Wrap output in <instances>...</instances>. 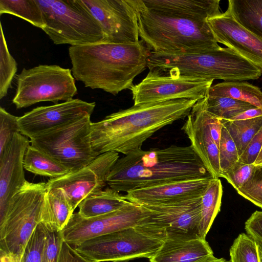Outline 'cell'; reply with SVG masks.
Masks as SVG:
<instances>
[{"instance_id": "52a82bcc", "label": "cell", "mask_w": 262, "mask_h": 262, "mask_svg": "<svg viewBox=\"0 0 262 262\" xmlns=\"http://www.w3.org/2000/svg\"><path fill=\"white\" fill-rule=\"evenodd\" d=\"M47 191V183L27 181L10 200L0 220V254L21 257L37 225Z\"/></svg>"}, {"instance_id": "4dcf8cb0", "label": "cell", "mask_w": 262, "mask_h": 262, "mask_svg": "<svg viewBox=\"0 0 262 262\" xmlns=\"http://www.w3.org/2000/svg\"><path fill=\"white\" fill-rule=\"evenodd\" d=\"M207 110L222 119H229L240 113L255 107L244 101L226 97H211L207 95Z\"/></svg>"}, {"instance_id": "1f68e13d", "label": "cell", "mask_w": 262, "mask_h": 262, "mask_svg": "<svg viewBox=\"0 0 262 262\" xmlns=\"http://www.w3.org/2000/svg\"><path fill=\"white\" fill-rule=\"evenodd\" d=\"M17 64L11 55L1 23L0 39V99L5 97L11 87L12 80L17 72Z\"/></svg>"}, {"instance_id": "bcb514c9", "label": "cell", "mask_w": 262, "mask_h": 262, "mask_svg": "<svg viewBox=\"0 0 262 262\" xmlns=\"http://www.w3.org/2000/svg\"><path fill=\"white\" fill-rule=\"evenodd\" d=\"M205 262H229V261H228L226 259H224V258H218L214 256L212 259H211L207 261H205Z\"/></svg>"}, {"instance_id": "ac0fdd59", "label": "cell", "mask_w": 262, "mask_h": 262, "mask_svg": "<svg viewBox=\"0 0 262 262\" xmlns=\"http://www.w3.org/2000/svg\"><path fill=\"white\" fill-rule=\"evenodd\" d=\"M30 141L20 133L16 134L0 155V220L14 195L24 186V159Z\"/></svg>"}, {"instance_id": "ab89813d", "label": "cell", "mask_w": 262, "mask_h": 262, "mask_svg": "<svg viewBox=\"0 0 262 262\" xmlns=\"http://www.w3.org/2000/svg\"><path fill=\"white\" fill-rule=\"evenodd\" d=\"M262 147V127L247 145L239 161L247 164H253Z\"/></svg>"}, {"instance_id": "8992f818", "label": "cell", "mask_w": 262, "mask_h": 262, "mask_svg": "<svg viewBox=\"0 0 262 262\" xmlns=\"http://www.w3.org/2000/svg\"><path fill=\"white\" fill-rule=\"evenodd\" d=\"M149 216L136 226L93 237L73 247L92 262L149 259L164 242L167 232Z\"/></svg>"}, {"instance_id": "6da1fadb", "label": "cell", "mask_w": 262, "mask_h": 262, "mask_svg": "<svg viewBox=\"0 0 262 262\" xmlns=\"http://www.w3.org/2000/svg\"><path fill=\"white\" fill-rule=\"evenodd\" d=\"M215 178L191 145L142 149L119 158L107 178L118 192L195 179Z\"/></svg>"}, {"instance_id": "e0dca14e", "label": "cell", "mask_w": 262, "mask_h": 262, "mask_svg": "<svg viewBox=\"0 0 262 262\" xmlns=\"http://www.w3.org/2000/svg\"><path fill=\"white\" fill-rule=\"evenodd\" d=\"M207 22L217 43L231 48L262 72V39L243 27L228 8Z\"/></svg>"}, {"instance_id": "83f0119b", "label": "cell", "mask_w": 262, "mask_h": 262, "mask_svg": "<svg viewBox=\"0 0 262 262\" xmlns=\"http://www.w3.org/2000/svg\"><path fill=\"white\" fill-rule=\"evenodd\" d=\"M24 168L35 174L56 178L71 172L52 158L30 144L24 159Z\"/></svg>"}, {"instance_id": "4316f807", "label": "cell", "mask_w": 262, "mask_h": 262, "mask_svg": "<svg viewBox=\"0 0 262 262\" xmlns=\"http://www.w3.org/2000/svg\"><path fill=\"white\" fill-rule=\"evenodd\" d=\"M222 194L223 188L220 179H212L201 198L199 235L204 239H206L215 217L220 211Z\"/></svg>"}, {"instance_id": "cb8c5ba5", "label": "cell", "mask_w": 262, "mask_h": 262, "mask_svg": "<svg viewBox=\"0 0 262 262\" xmlns=\"http://www.w3.org/2000/svg\"><path fill=\"white\" fill-rule=\"evenodd\" d=\"M128 202L124 195L109 187L83 199L78 205V213L85 219L94 217L116 211Z\"/></svg>"}, {"instance_id": "74e56055", "label": "cell", "mask_w": 262, "mask_h": 262, "mask_svg": "<svg viewBox=\"0 0 262 262\" xmlns=\"http://www.w3.org/2000/svg\"><path fill=\"white\" fill-rule=\"evenodd\" d=\"M255 166L244 163L239 160L220 177L225 179L236 190L244 186L251 178Z\"/></svg>"}, {"instance_id": "d590c367", "label": "cell", "mask_w": 262, "mask_h": 262, "mask_svg": "<svg viewBox=\"0 0 262 262\" xmlns=\"http://www.w3.org/2000/svg\"><path fill=\"white\" fill-rule=\"evenodd\" d=\"M237 193L262 209V165L255 166L252 174Z\"/></svg>"}, {"instance_id": "f35d334b", "label": "cell", "mask_w": 262, "mask_h": 262, "mask_svg": "<svg viewBox=\"0 0 262 262\" xmlns=\"http://www.w3.org/2000/svg\"><path fill=\"white\" fill-rule=\"evenodd\" d=\"M46 228L47 238L41 262H58L62 241L60 232L53 231Z\"/></svg>"}, {"instance_id": "5b68a950", "label": "cell", "mask_w": 262, "mask_h": 262, "mask_svg": "<svg viewBox=\"0 0 262 262\" xmlns=\"http://www.w3.org/2000/svg\"><path fill=\"white\" fill-rule=\"evenodd\" d=\"M147 67L171 76L242 81L258 79L259 68L231 48H219L189 54L150 52Z\"/></svg>"}, {"instance_id": "7c38bea8", "label": "cell", "mask_w": 262, "mask_h": 262, "mask_svg": "<svg viewBox=\"0 0 262 262\" xmlns=\"http://www.w3.org/2000/svg\"><path fill=\"white\" fill-rule=\"evenodd\" d=\"M149 216L141 205L128 201L119 209L85 219L74 213L60 231L62 239L72 246L89 239L138 225Z\"/></svg>"}, {"instance_id": "e575fe53", "label": "cell", "mask_w": 262, "mask_h": 262, "mask_svg": "<svg viewBox=\"0 0 262 262\" xmlns=\"http://www.w3.org/2000/svg\"><path fill=\"white\" fill-rule=\"evenodd\" d=\"M219 149L221 176L237 162L239 158L235 144L223 125Z\"/></svg>"}, {"instance_id": "484cf974", "label": "cell", "mask_w": 262, "mask_h": 262, "mask_svg": "<svg viewBox=\"0 0 262 262\" xmlns=\"http://www.w3.org/2000/svg\"><path fill=\"white\" fill-rule=\"evenodd\" d=\"M228 9L243 27L262 39V0H229Z\"/></svg>"}, {"instance_id": "60d3db41", "label": "cell", "mask_w": 262, "mask_h": 262, "mask_svg": "<svg viewBox=\"0 0 262 262\" xmlns=\"http://www.w3.org/2000/svg\"><path fill=\"white\" fill-rule=\"evenodd\" d=\"M246 234L262 246V211H255L245 223Z\"/></svg>"}, {"instance_id": "d6a6232c", "label": "cell", "mask_w": 262, "mask_h": 262, "mask_svg": "<svg viewBox=\"0 0 262 262\" xmlns=\"http://www.w3.org/2000/svg\"><path fill=\"white\" fill-rule=\"evenodd\" d=\"M229 262H260L258 244L246 233H240L229 249Z\"/></svg>"}, {"instance_id": "836d02e7", "label": "cell", "mask_w": 262, "mask_h": 262, "mask_svg": "<svg viewBox=\"0 0 262 262\" xmlns=\"http://www.w3.org/2000/svg\"><path fill=\"white\" fill-rule=\"evenodd\" d=\"M46 238V227L40 223L26 245L20 262H41Z\"/></svg>"}, {"instance_id": "f6af8a7d", "label": "cell", "mask_w": 262, "mask_h": 262, "mask_svg": "<svg viewBox=\"0 0 262 262\" xmlns=\"http://www.w3.org/2000/svg\"><path fill=\"white\" fill-rule=\"evenodd\" d=\"M253 165L254 166L262 165V147Z\"/></svg>"}, {"instance_id": "9c48e42d", "label": "cell", "mask_w": 262, "mask_h": 262, "mask_svg": "<svg viewBox=\"0 0 262 262\" xmlns=\"http://www.w3.org/2000/svg\"><path fill=\"white\" fill-rule=\"evenodd\" d=\"M92 123L86 116L30 139V144L73 172L98 156L92 146Z\"/></svg>"}, {"instance_id": "8d00e7d4", "label": "cell", "mask_w": 262, "mask_h": 262, "mask_svg": "<svg viewBox=\"0 0 262 262\" xmlns=\"http://www.w3.org/2000/svg\"><path fill=\"white\" fill-rule=\"evenodd\" d=\"M20 133L18 117L15 116L0 107V155L4 151L14 136Z\"/></svg>"}, {"instance_id": "ba28073f", "label": "cell", "mask_w": 262, "mask_h": 262, "mask_svg": "<svg viewBox=\"0 0 262 262\" xmlns=\"http://www.w3.org/2000/svg\"><path fill=\"white\" fill-rule=\"evenodd\" d=\"M45 23L42 29L55 45L104 42L98 21L79 0H36Z\"/></svg>"}, {"instance_id": "7a4b0ae2", "label": "cell", "mask_w": 262, "mask_h": 262, "mask_svg": "<svg viewBox=\"0 0 262 262\" xmlns=\"http://www.w3.org/2000/svg\"><path fill=\"white\" fill-rule=\"evenodd\" d=\"M196 99H181L134 105L91 125V142L97 155L115 151L125 155L141 149L157 131L188 116Z\"/></svg>"}, {"instance_id": "7bdbcfd3", "label": "cell", "mask_w": 262, "mask_h": 262, "mask_svg": "<svg viewBox=\"0 0 262 262\" xmlns=\"http://www.w3.org/2000/svg\"><path fill=\"white\" fill-rule=\"evenodd\" d=\"M261 116H262V108L255 107L247 110L229 119V120H245L254 118Z\"/></svg>"}, {"instance_id": "8fae6325", "label": "cell", "mask_w": 262, "mask_h": 262, "mask_svg": "<svg viewBox=\"0 0 262 262\" xmlns=\"http://www.w3.org/2000/svg\"><path fill=\"white\" fill-rule=\"evenodd\" d=\"M213 80L188 76H171L150 70L139 83L130 89L134 105L205 98Z\"/></svg>"}, {"instance_id": "30bf717a", "label": "cell", "mask_w": 262, "mask_h": 262, "mask_svg": "<svg viewBox=\"0 0 262 262\" xmlns=\"http://www.w3.org/2000/svg\"><path fill=\"white\" fill-rule=\"evenodd\" d=\"M77 93L71 70L57 65H39L23 69L18 75L12 102L17 109L43 101L57 104L74 99Z\"/></svg>"}, {"instance_id": "44dd1931", "label": "cell", "mask_w": 262, "mask_h": 262, "mask_svg": "<svg viewBox=\"0 0 262 262\" xmlns=\"http://www.w3.org/2000/svg\"><path fill=\"white\" fill-rule=\"evenodd\" d=\"M214 257L206 239L198 235H167L149 262H205Z\"/></svg>"}, {"instance_id": "ffe728a7", "label": "cell", "mask_w": 262, "mask_h": 262, "mask_svg": "<svg viewBox=\"0 0 262 262\" xmlns=\"http://www.w3.org/2000/svg\"><path fill=\"white\" fill-rule=\"evenodd\" d=\"M212 179L170 183L126 193L127 201L138 205L167 204L202 196Z\"/></svg>"}, {"instance_id": "7dc6e473", "label": "cell", "mask_w": 262, "mask_h": 262, "mask_svg": "<svg viewBox=\"0 0 262 262\" xmlns=\"http://www.w3.org/2000/svg\"><path fill=\"white\" fill-rule=\"evenodd\" d=\"M258 252H259L260 262H262V246L258 244Z\"/></svg>"}, {"instance_id": "9a60e30c", "label": "cell", "mask_w": 262, "mask_h": 262, "mask_svg": "<svg viewBox=\"0 0 262 262\" xmlns=\"http://www.w3.org/2000/svg\"><path fill=\"white\" fill-rule=\"evenodd\" d=\"M95 102L73 99L60 103L36 107L18 117L20 134L31 139L86 116H91Z\"/></svg>"}, {"instance_id": "5bb4252c", "label": "cell", "mask_w": 262, "mask_h": 262, "mask_svg": "<svg viewBox=\"0 0 262 262\" xmlns=\"http://www.w3.org/2000/svg\"><path fill=\"white\" fill-rule=\"evenodd\" d=\"M119 158L118 152H106L78 170L50 179L47 188H61L75 209L89 195L101 190L107 184V176Z\"/></svg>"}, {"instance_id": "d6986e66", "label": "cell", "mask_w": 262, "mask_h": 262, "mask_svg": "<svg viewBox=\"0 0 262 262\" xmlns=\"http://www.w3.org/2000/svg\"><path fill=\"white\" fill-rule=\"evenodd\" d=\"M207 95L194 104L181 129L187 136L194 150L208 170L214 178H219L221 174L219 149L208 122Z\"/></svg>"}, {"instance_id": "2e32d148", "label": "cell", "mask_w": 262, "mask_h": 262, "mask_svg": "<svg viewBox=\"0 0 262 262\" xmlns=\"http://www.w3.org/2000/svg\"><path fill=\"white\" fill-rule=\"evenodd\" d=\"M201 198L139 205L148 211L151 221L165 228L167 235L199 236Z\"/></svg>"}, {"instance_id": "d4e9b609", "label": "cell", "mask_w": 262, "mask_h": 262, "mask_svg": "<svg viewBox=\"0 0 262 262\" xmlns=\"http://www.w3.org/2000/svg\"><path fill=\"white\" fill-rule=\"evenodd\" d=\"M208 96L229 97L262 108V91L260 89L244 81H225L211 85Z\"/></svg>"}, {"instance_id": "f546056e", "label": "cell", "mask_w": 262, "mask_h": 262, "mask_svg": "<svg viewBox=\"0 0 262 262\" xmlns=\"http://www.w3.org/2000/svg\"><path fill=\"white\" fill-rule=\"evenodd\" d=\"M12 14L42 29L45 26L41 9L36 0H0V14Z\"/></svg>"}, {"instance_id": "277c9868", "label": "cell", "mask_w": 262, "mask_h": 262, "mask_svg": "<svg viewBox=\"0 0 262 262\" xmlns=\"http://www.w3.org/2000/svg\"><path fill=\"white\" fill-rule=\"evenodd\" d=\"M135 9L139 35L151 52L189 54L219 48L206 20H198L157 12L139 0H128Z\"/></svg>"}, {"instance_id": "b9f144b4", "label": "cell", "mask_w": 262, "mask_h": 262, "mask_svg": "<svg viewBox=\"0 0 262 262\" xmlns=\"http://www.w3.org/2000/svg\"><path fill=\"white\" fill-rule=\"evenodd\" d=\"M58 262H92L78 253L74 248L62 239Z\"/></svg>"}, {"instance_id": "603a6c76", "label": "cell", "mask_w": 262, "mask_h": 262, "mask_svg": "<svg viewBox=\"0 0 262 262\" xmlns=\"http://www.w3.org/2000/svg\"><path fill=\"white\" fill-rule=\"evenodd\" d=\"M74 211L67 195L61 188H47L41 223L48 229L60 232L68 224Z\"/></svg>"}, {"instance_id": "ee69618b", "label": "cell", "mask_w": 262, "mask_h": 262, "mask_svg": "<svg viewBox=\"0 0 262 262\" xmlns=\"http://www.w3.org/2000/svg\"><path fill=\"white\" fill-rule=\"evenodd\" d=\"M21 257L14 255L1 254V262H20Z\"/></svg>"}, {"instance_id": "3957f363", "label": "cell", "mask_w": 262, "mask_h": 262, "mask_svg": "<svg viewBox=\"0 0 262 262\" xmlns=\"http://www.w3.org/2000/svg\"><path fill=\"white\" fill-rule=\"evenodd\" d=\"M151 51L142 40L134 43L100 42L70 46L74 78L92 89L113 95L130 89L135 78L147 67Z\"/></svg>"}, {"instance_id": "f1b7e54d", "label": "cell", "mask_w": 262, "mask_h": 262, "mask_svg": "<svg viewBox=\"0 0 262 262\" xmlns=\"http://www.w3.org/2000/svg\"><path fill=\"white\" fill-rule=\"evenodd\" d=\"M221 121L234 142L239 156L262 127V116L245 120L221 119Z\"/></svg>"}, {"instance_id": "4fadbf2b", "label": "cell", "mask_w": 262, "mask_h": 262, "mask_svg": "<svg viewBox=\"0 0 262 262\" xmlns=\"http://www.w3.org/2000/svg\"><path fill=\"white\" fill-rule=\"evenodd\" d=\"M98 21L104 42L134 43L139 40L136 12L128 0H79Z\"/></svg>"}, {"instance_id": "7402d4cb", "label": "cell", "mask_w": 262, "mask_h": 262, "mask_svg": "<svg viewBox=\"0 0 262 262\" xmlns=\"http://www.w3.org/2000/svg\"><path fill=\"white\" fill-rule=\"evenodd\" d=\"M147 9L169 15L206 20L221 14L220 0H139Z\"/></svg>"}]
</instances>
